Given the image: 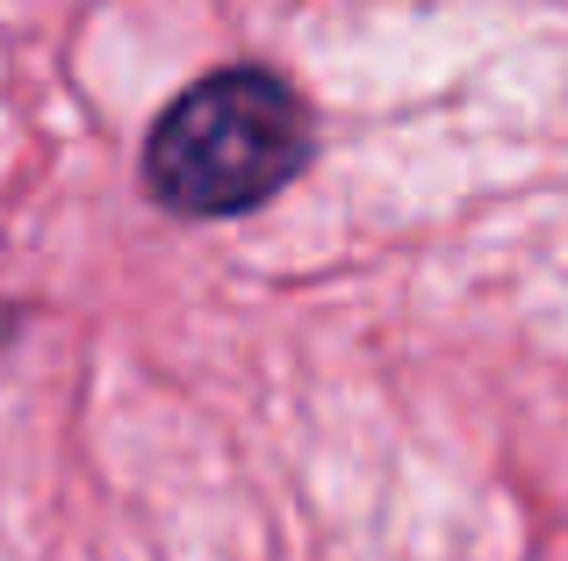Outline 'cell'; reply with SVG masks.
Here are the masks:
<instances>
[{"mask_svg": "<svg viewBox=\"0 0 568 561\" xmlns=\"http://www.w3.org/2000/svg\"><path fill=\"white\" fill-rule=\"evenodd\" d=\"M310 159V115L274 72H216L159 115L144 181L181 216H237L288 187Z\"/></svg>", "mask_w": 568, "mask_h": 561, "instance_id": "cell-1", "label": "cell"}, {"mask_svg": "<svg viewBox=\"0 0 568 561\" xmlns=\"http://www.w3.org/2000/svg\"><path fill=\"white\" fill-rule=\"evenodd\" d=\"M0 353H8V309H0Z\"/></svg>", "mask_w": 568, "mask_h": 561, "instance_id": "cell-2", "label": "cell"}]
</instances>
